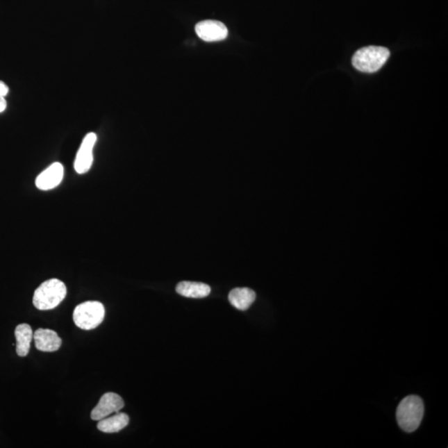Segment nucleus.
<instances>
[{
  "instance_id": "1",
  "label": "nucleus",
  "mask_w": 448,
  "mask_h": 448,
  "mask_svg": "<svg viewBox=\"0 0 448 448\" xmlns=\"http://www.w3.org/2000/svg\"><path fill=\"white\" fill-rule=\"evenodd\" d=\"M66 296V285L58 279H49L42 283L34 292L33 306L40 310H52L56 308Z\"/></svg>"
},
{
  "instance_id": "2",
  "label": "nucleus",
  "mask_w": 448,
  "mask_h": 448,
  "mask_svg": "<svg viewBox=\"0 0 448 448\" xmlns=\"http://www.w3.org/2000/svg\"><path fill=\"white\" fill-rule=\"evenodd\" d=\"M424 405L420 397L408 396L404 398L397 408V421L405 432H415L420 426L424 417Z\"/></svg>"
},
{
  "instance_id": "3",
  "label": "nucleus",
  "mask_w": 448,
  "mask_h": 448,
  "mask_svg": "<svg viewBox=\"0 0 448 448\" xmlns=\"http://www.w3.org/2000/svg\"><path fill=\"white\" fill-rule=\"evenodd\" d=\"M390 55V50L383 47H366L354 55L352 64L358 71L372 74L385 65Z\"/></svg>"
},
{
  "instance_id": "4",
  "label": "nucleus",
  "mask_w": 448,
  "mask_h": 448,
  "mask_svg": "<svg viewBox=\"0 0 448 448\" xmlns=\"http://www.w3.org/2000/svg\"><path fill=\"white\" fill-rule=\"evenodd\" d=\"M105 317V307L102 303L90 301L76 306L74 313L76 326L85 331L93 330L101 325Z\"/></svg>"
},
{
  "instance_id": "5",
  "label": "nucleus",
  "mask_w": 448,
  "mask_h": 448,
  "mask_svg": "<svg viewBox=\"0 0 448 448\" xmlns=\"http://www.w3.org/2000/svg\"><path fill=\"white\" fill-rule=\"evenodd\" d=\"M97 140V136L93 132L88 133L83 140L76 154L74 169L79 174H86L92 168L93 163V149Z\"/></svg>"
},
{
  "instance_id": "6",
  "label": "nucleus",
  "mask_w": 448,
  "mask_h": 448,
  "mask_svg": "<svg viewBox=\"0 0 448 448\" xmlns=\"http://www.w3.org/2000/svg\"><path fill=\"white\" fill-rule=\"evenodd\" d=\"M125 406L121 396L109 392L101 396L99 403L93 408L91 413L92 420L99 421L110 416L113 413H118Z\"/></svg>"
},
{
  "instance_id": "7",
  "label": "nucleus",
  "mask_w": 448,
  "mask_h": 448,
  "mask_svg": "<svg viewBox=\"0 0 448 448\" xmlns=\"http://www.w3.org/2000/svg\"><path fill=\"white\" fill-rule=\"evenodd\" d=\"M195 32L202 40L213 42L224 40L229 31L225 24L217 20H204L196 24Z\"/></svg>"
},
{
  "instance_id": "8",
  "label": "nucleus",
  "mask_w": 448,
  "mask_h": 448,
  "mask_svg": "<svg viewBox=\"0 0 448 448\" xmlns=\"http://www.w3.org/2000/svg\"><path fill=\"white\" fill-rule=\"evenodd\" d=\"M64 176V168L62 164L53 163L44 172H42L36 179V186L41 190L54 189L62 182Z\"/></svg>"
},
{
  "instance_id": "9",
  "label": "nucleus",
  "mask_w": 448,
  "mask_h": 448,
  "mask_svg": "<svg viewBox=\"0 0 448 448\" xmlns=\"http://www.w3.org/2000/svg\"><path fill=\"white\" fill-rule=\"evenodd\" d=\"M33 340L37 349L42 352L57 351L62 345V339L57 332L49 329H38L33 333Z\"/></svg>"
},
{
  "instance_id": "10",
  "label": "nucleus",
  "mask_w": 448,
  "mask_h": 448,
  "mask_svg": "<svg viewBox=\"0 0 448 448\" xmlns=\"http://www.w3.org/2000/svg\"><path fill=\"white\" fill-rule=\"evenodd\" d=\"M176 292L179 295L188 298H204L210 294L208 285L194 281H181L177 285Z\"/></svg>"
},
{
  "instance_id": "11",
  "label": "nucleus",
  "mask_w": 448,
  "mask_h": 448,
  "mask_svg": "<svg viewBox=\"0 0 448 448\" xmlns=\"http://www.w3.org/2000/svg\"><path fill=\"white\" fill-rule=\"evenodd\" d=\"M16 352L20 357L28 356L30 345L33 339V332L28 324H20L15 329Z\"/></svg>"
},
{
  "instance_id": "12",
  "label": "nucleus",
  "mask_w": 448,
  "mask_h": 448,
  "mask_svg": "<svg viewBox=\"0 0 448 448\" xmlns=\"http://www.w3.org/2000/svg\"><path fill=\"white\" fill-rule=\"evenodd\" d=\"M130 417L124 413H117L113 417H106L99 420L97 429L106 433H118L129 424Z\"/></svg>"
},
{
  "instance_id": "13",
  "label": "nucleus",
  "mask_w": 448,
  "mask_h": 448,
  "mask_svg": "<svg viewBox=\"0 0 448 448\" xmlns=\"http://www.w3.org/2000/svg\"><path fill=\"white\" fill-rule=\"evenodd\" d=\"M256 299V293L249 288H235L230 292L229 300L235 308L246 310L249 308Z\"/></svg>"
},
{
  "instance_id": "14",
  "label": "nucleus",
  "mask_w": 448,
  "mask_h": 448,
  "mask_svg": "<svg viewBox=\"0 0 448 448\" xmlns=\"http://www.w3.org/2000/svg\"><path fill=\"white\" fill-rule=\"evenodd\" d=\"M8 91L10 90H8L7 85L0 81V97H6Z\"/></svg>"
},
{
  "instance_id": "15",
  "label": "nucleus",
  "mask_w": 448,
  "mask_h": 448,
  "mask_svg": "<svg viewBox=\"0 0 448 448\" xmlns=\"http://www.w3.org/2000/svg\"><path fill=\"white\" fill-rule=\"evenodd\" d=\"M7 108L6 100L4 99L3 97H0V113L4 112Z\"/></svg>"
}]
</instances>
